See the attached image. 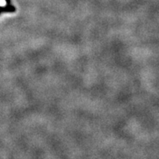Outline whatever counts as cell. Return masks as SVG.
I'll return each mask as SVG.
<instances>
[]
</instances>
